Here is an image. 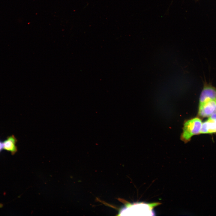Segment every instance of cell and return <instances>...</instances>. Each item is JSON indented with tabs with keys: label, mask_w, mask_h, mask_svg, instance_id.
Returning <instances> with one entry per match:
<instances>
[{
	"label": "cell",
	"mask_w": 216,
	"mask_h": 216,
	"mask_svg": "<svg viewBox=\"0 0 216 216\" xmlns=\"http://www.w3.org/2000/svg\"><path fill=\"white\" fill-rule=\"evenodd\" d=\"M158 204L159 203L150 204L144 202L134 203L124 208L121 212H126L121 213L128 214L129 215H155L153 208Z\"/></svg>",
	"instance_id": "6da1fadb"
},
{
	"label": "cell",
	"mask_w": 216,
	"mask_h": 216,
	"mask_svg": "<svg viewBox=\"0 0 216 216\" xmlns=\"http://www.w3.org/2000/svg\"><path fill=\"white\" fill-rule=\"evenodd\" d=\"M202 123L200 119L195 118L187 121L184 124L181 139L184 142L190 140L194 135L200 133Z\"/></svg>",
	"instance_id": "7a4b0ae2"
},
{
	"label": "cell",
	"mask_w": 216,
	"mask_h": 216,
	"mask_svg": "<svg viewBox=\"0 0 216 216\" xmlns=\"http://www.w3.org/2000/svg\"><path fill=\"white\" fill-rule=\"evenodd\" d=\"M210 100H216V88L206 83L200 96L199 105Z\"/></svg>",
	"instance_id": "3957f363"
},
{
	"label": "cell",
	"mask_w": 216,
	"mask_h": 216,
	"mask_svg": "<svg viewBox=\"0 0 216 216\" xmlns=\"http://www.w3.org/2000/svg\"><path fill=\"white\" fill-rule=\"evenodd\" d=\"M216 100H210L199 105L198 114L202 117L210 116L215 112Z\"/></svg>",
	"instance_id": "277c9868"
},
{
	"label": "cell",
	"mask_w": 216,
	"mask_h": 216,
	"mask_svg": "<svg viewBox=\"0 0 216 216\" xmlns=\"http://www.w3.org/2000/svg\"><path fill=\"white\" fill-rule=\"evenodd\" d=\"M17 140L14 135L8 136L2 142L3 149L10 152L12 154H14L17 151L16 144Z\"/></svg>",
	"instance_id": "5b68a950"
},
{
	"label": "cell",
	"mask_w": 216,
	"mask_h": 216,
	"mask_svg": "<svg viewBox=\"0 0 216 216\" xmlns=\"http://www.w3.org/2000/svg\"><path fill=\"white\" fill-rule=\"evenodd\" d=\"M216 133V120L208 118L202 123L200 134Z\"/></svg>",
	"instance_id": "8992f818"
},
{
	"label": "cell",
	"mask_w": 216,
	"mask_h": 216,
	"mask_svg": "<svg viewBox=\"0 0 216 216\" xmlns=\"http://www.w3.org/2000/svg\"><path fill=\"white\" fill-rule=\"evenodd\" d=\"M3 149L2 142L0 140V152Z\"/></svg>",
	"instance_id": "52a82bcc"
},
{
	"label": "cell",
	"mask_w": 216,
	"mask_h": 216,
	"mask_svg": "<svg viewBox=\"0 0 216 216\" xmlns=\"http://www.w3.org/2000/svg\"><path fill=\"white\" fill-rule=\"evenodd\" d=\"M215 112H216V109H215Z\"/></svg>",
	"instance_id": "ba28073f"
}]
</instances>
